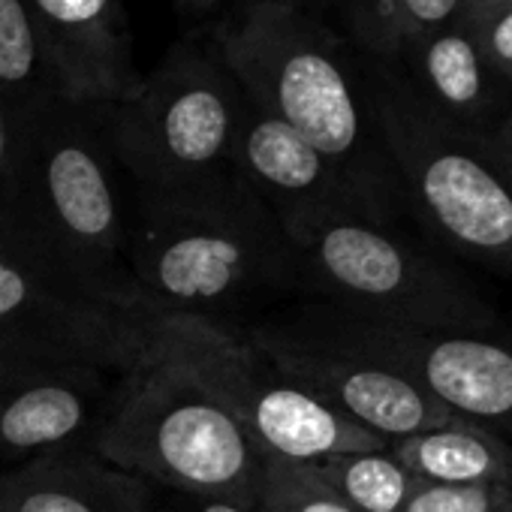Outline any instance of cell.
Returning a JSON list of instances; mask_svg holds the SVG:
<instances>
[{"instance_id": "6da1fadb", "label": "cell", "mask_w": 512, "mask_h": 512, "mask_svg": "<svg viewBox=\"0 0 512 512\" xmlns=\"http://www.w3.org/2000/svg\"><path fill=\"white\" fill-rule=\"evenodd\" d=\"M22 178L7 238L76 290L121 311H145L127 266L130 217L115 154L94 109L55 94L19 112Z\"/></svg>"}, {"instance_id": "7a4b0ae2", "label": "cell", "mask_w": 512, "mask_h": 512, "mask_svg": "<svg viewBox=\"0 0 512 512\" xmlns=\"http://www.w3.org/2000/svg\"><path fill=\"white\" fill-rule=\"evenodd\" d=\"M127 266L145 311L205 320L260 290L299 284L281 223L235 169L139 190Z\"/></svg>"}, {"instance_id": "3957f363", "label": "cell", "mask_w": 512, "mask_h": 512, "mask_svg": "<svg viewBox=\"0 0 512 512\" xmlns=\"http://www.w3.org/2000/svg\"><path fill=\"white\" fill-rule=\"evenodd\" d=\"M220 64L250 106L284 121L386 217L389 175L368 148V118L332 37L296 4H241L217 34Z\"/></svg>"}, {"instance_id": "277c9868", "label": "cell", "mask_w": 512, "mask_h": 512, "mask_svg": "<svg viewBox=\"0 0 512 512\" xmlns=\"http://www.w3.org/2000/svg\"><path fill=\"white\" fill-rule=\"evenodd\" d=\"M88 449L166 491L229 497L253 509L266 455L238 419L148 332Z\"/></svg>"}, {"instance_id": "5b68a950", "label": "cell", "mask_w": 512, "mask_h": 512, "mask_svg": "<svg viewBox=\"0 0 512 512\" xmlns=\"http://www.w3.org/2000/svg\"><path fill=\"white\" fill-rule=\"evenodd\" d=\"M296 278L335 305V314L419 329L461 332L488 326L485 308L440 272L386 220L356 208H332L284 229Z\"/></svg>"}, {"instance_id": "8992f818", "label": "cell", "mask_w": 512, "mask_h": 512, "mask_svg": "<svg viewBox=\"0 0 512 512\" xmlns=\"http://www.w3.org/2000/svg\"><path fill=\"white\" fill-rule=\"evenodd\" d=\"M148 332L238 419L263 455L323 461L389 449V440L326 407L278 371L247 335L229 332L217 320L148 311Z\"/></svg>"}, {"instance_id": "52a82bcc", "label": "cell", "mask_w": 512, "mask_h": 512, "mask_svg": "<svg viewBox=\"0 0 512 512\" xmlns=\"http://www.w3.org/2000/svg\"><path fill=\"white\" fill-rule=\"evenodd\" d=\"M244 94L199 52L178 49L136 97L94 109L115 160L139 190H169L232 169Z\"/></svg>"}, {"instance_id": "ba28073f", "label": "cell", "mask_w": 512, "mask_h": 512, "mask_svg": "<svg viewBox=\"0 0 512 512\" xmlns=\"http://www.w3.org/2000/svg\"><path fill=\"white\" fill-rule=\"evenodd\" d=\"M392 163L428 223L458 250L512 269V187L482 157L464 151L419 106L386 91L377 100Z\"/></svg>"}, {"instance_id": "9c48e42d", "label": "cell", "mask_w": 512, "mask_h": 512, "mask_svg": "<svg viewBox=\"0 0 512 512\" xmlns=\"http://www.w3.org/2000/svg\"><path fill=\"white\" fill-rule=\"evenodd\" d=\"M148 311L106 305L0 241V353L127 371L145 347Z\"/></svg>"}, {"instance_id": "30bf717a", "label": "cell", "mask_w": 512, "mask_h": 512, "mask_svg": "<svg viewBox=\"0 0 512 512\" xmlns=\"http://www.w3.org/2000/svg\"><path fill=\"white\" fill-rule=\"evenodd\" d=\"M317 341L380 365L467 422L512 428V350L461 332H419L344 314L299 326Z\"/></svg>"}, {"instance_id": "8fae6325", "label": "cell", "mask_w": 512, "mask_h": 512, "mask_svg": "<svg viewBox=\"0 0 512 512\" xmlns=\"http://www.w3.org/2000/svg\"><path fill=\"white\" fill-rule=\"evenodd\" d=\"M247 338L293 383L389 443L458 422L455 413L410 380L335 350L299 326H260Z\"/></svg>"}, {"instance_id": "7c38bea8", "label": "cell", "mask_w": 512, "mask_h": 512, "mask_svg": "<svg viewBox=\"0 0 512 512\" xmlns=\"http://www.w3.org/2000/svg\"><path fill=\"white\" fill-rule=\"evenodd\" d=\"M40 34L52 94L85 109L124 103L142 76L118 0H25Z\"/></svg>"}, {"instance_id": "4fadbf2b", "label": "cell", "mask_w": 512, "mask_h": 512, "mask_svg": "<svg viewBox=\"0 0 512 512\" xmlns=\"http://www.w3.org/2000/svg\"><path fill=\"white\" fill-rule=\"evenodd\" d=\"M232 169L269 205L281 229L332 208L380 217L317 148L284 121L250 106L247 97L232 139Z\"/></svg>"}, {"instance_id": "5bb4252c", "label": "cell", "mask_w": 512, "mask_h": 512, "mask_svg": "<svg viewBox=\"0 0 512 512\" xmlns=\"http://www.w3.org/2000/svg\"><path fill=\"white\" fill-rule=\"evenodd\" d=\"M103 398V371L0 353V458L76 446Z\"/></svg>"}, {"instance_id": "9a60e30c", "label": "cell", "mask_w": 512, "mask_h": 512, "mask_svg": "<svg viewBox=\"0 0 512 512\" xmlns=\"http://www.w3.org/2000/svg\"><path fill=\"white\" fill-rule=\"evenodd\" d=\"M0 512H154V494L148 479L67 446L0 473Z\"/></svg>"}, {"instance_id": "2e32d148", "label": "cell", "mask_w": 512, "mask_h": 512, "mask_svg": "<svg viewBox=\"0 0 512 512\" xmlns=\"http://www.w3.org/2000/svg\"><path fill=\"white\" fill-rule=\"evenodd\" d=\"M389 449L422 482L512 488V446L467 419L395 440Z\"/></svg>"}, {"instance_id": "e0dca14e", "label": "cell", "mask_w": 512, "mask_h": 512, "mask_svg": "<svg viewBox=\"0 0 512 512\" xmlns=\"http://www.w3.org/2000/svg\"><path fill=\"white\" fill-rule=\"evenodd\" d=\"M419 76L434 103L452 115H479L488 100L485 61L461 28H440L416 46Z\"/></svg>"}, {"instance_id": "ac0fdd59", "label": "cell", "mask_w": 512, "mask_h": 512, "mask_svg": "<svg viewBox=\"0 0 512 512\" xmlns=\"http://www.w3.org/2000/svg\"><path fill=\"white\" fill-rule=\"evenodd\" d=\"M314 464L353 512H398L416 488V476L392 455V449L347 452Z\"/></svg>"}, {"instance_id": "d6986e66", "label": "cell", "mask_w": 512, "mask_h": 512, "mask_svg": "<svg viewBox=\"0 0 512 512\" xmlns=\"http://www.w3.org/2000/svg\"><path fill=\"white\" fill-rule=\"evenodd\" d=\"M458 10L461 0H350V22L368 49L398 55L446 28Z\"/></svg>"}, {"instance_id": "ffe728a7", "label": "cell", "mask_w": 512, "mask_h": 512, "mask_svg": "<svg viewBox=\"0 0 512 512\" xmlns=\"http://www.w3.org/2000/svg\"><path fill=\"white\" fill-rule=\"evenodd\" d=\"M49 73L25 0H0V100L16 115L49 97Z\"/></svg>"}, {"instance_id": "44dd1931", "label": "cell", "mask_w": 512, "mask_h": 512, "mask_svg": "<svg viewBox=\"0 0 512 512\" xmlns=\"http://www.w3.org/2000/svg\"><path fill=\"white\" fill-rule=\"evenodd\" d=\"M253 512H353L320 476L314 461L266 455L256 482Z\"/></svg>"}, {"instance_id": "7402d4cb", "label": "cell", "mask_w": 512, "mask_h": 512, "mask_svg": "<svg viewBox=\"0 0 512 512\" xmlns=\"http://www.w3.org/2000/svg\"><path fill=\"white\" fill-rule=\"evenodd\" d=\"M464 28L488 70L512 79V0H461Z\"/></svg>"}, {"instance_id": "603a6c76", "label": "cell", "mask_w": 512, "mask_h": 512, "mask_svg": "<svg viewBox=\"0 0 512 512\" xmlns=\"http://www.w3.org/2000/svg\"><path fill=\"white\" fill-rule=\"evenodd\" d=\"M398 512H512V488L440 485L416 479V488Z\"/></svg>"}, {"instance_id": "cb8c5ba5", "label": "cell", "mask_w": 512, "mask_h": 512, "mask_svg": "<svg viewBox=\"0 0 512 512\" xmlns=\"http://www.w3.org/2000/svg\"><path fill=\"white\" fill-rule=\"evenodd\" d=\"M22 178V121L0 100V238H7L16 214Z\"/></svg>"}, {"instance_id": "d4e9b609", "label": "cell", "mask_w": 512, "mask_h": 512, "mask_svg": "<svg viewBox=\"0 0 512 512\" xmlns=\"http://www.w3.org/2000/svg\"><path fill=\"white\" fill-rule=\"evenodd\" d=\"M154 512H253L250 506L229 500V497H208V494H181L169 491L160 509Z\"/></svg>"}, {"instance_id": "484cf974", "label": "cell", "mask_w": 512, "mask_h": 512, "mask_svg": "<svg viewBox=\"0 0 512 512\" xmlns=\"http://www.w3.org/2000/svg\"><path fill=\"white\" fill-rule=\"evenodd\" d=\"M497 154L503 157L506 169H512V115L506 118V124L497 133Z\"/></svg>"}, {"instance_id": "4316f807", "label": "cell", "mask_w": 512, "mask_h": 512, "mask_svg": "<svg viewBox=\"0 0 512 512\" xmlns=\"http://www.w3.org/2000/svg\"><path fill=\"white\" fill-rule=\"evenodd\" d=\"M178 4L190 13H208L220 4V0H178Z\"/></svg>"}, {"instance_id": "83f0119b", "label": "cell", "mask_w": 512, "mask_h": 512, "mask_svg": "<svg viewBox=\"0 0 512 512\" xmlns=\"http://www.w3.org/2000/svg\"><path fill=\"white\" fill-rule=\"evenodd\" d=\"M241 4H260V0H241ZM281 4H296V7H305L311 0H281Z\"/></svg>"}, {"instance_id": "f1b7e54d", "label": "cell", "mask_w": 512, "mask_h": 512, "mask_svg": "<svg viewBox=\"0 0 512 512\" xmlns=\"http://www.w3.org/2000/svg\"><path fill=\"white\" fill-rule=\"evenodd\" d=\"M509 175H512V169H509Z\"/></svg>"}]
</instances>
